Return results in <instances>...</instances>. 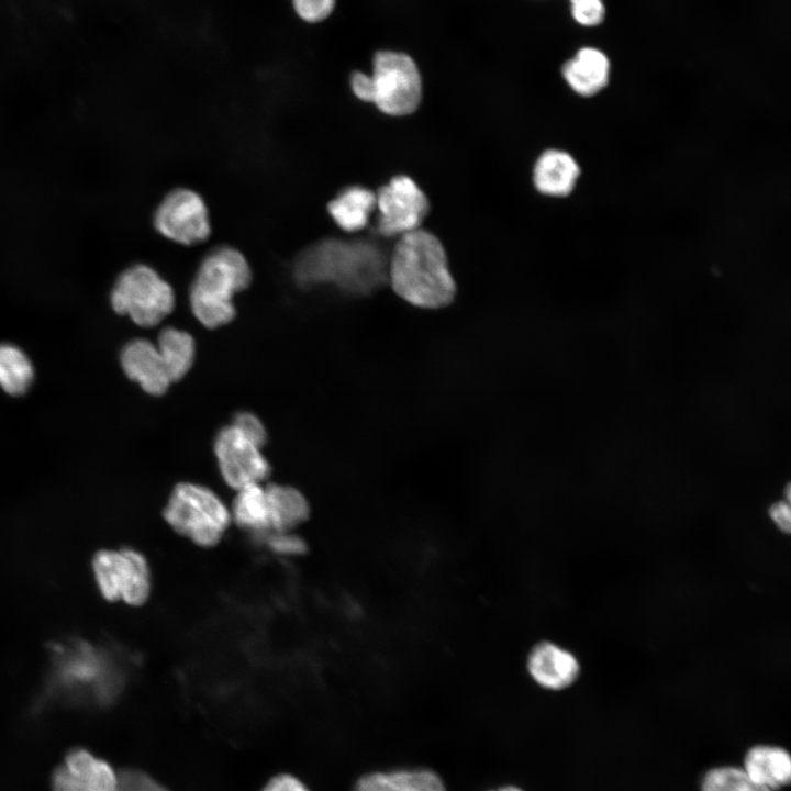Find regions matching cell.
<instances>
[{"label": "cell", "instance_id": "cell-27", "mask_svg": "<svg viewBox=\"0 0 791 791\" xmlns=\"http://www.w3.org/2000/svg\"><path fill=\"white\" fill-rule=\"evenodd\" d=\"M232 424L260 447L265 445L267 433L264 424L255 414L239 412L235 415Z\"/></svg>", "mask_w": 791, "mask_h": 791}, {"label": "cell", "instance_id": "cell-14", "mask_svg": "<svg viewBox=\"0 0 791 791\" xmlns=\"http://www.w3.org/2000/svg\"><path fill=\"white\" fill-rule=\"evenodd\" d=\"M609 57L601 49L583 46L561 67L567 85L581 97H592L603 90L610 79Z\"/></svg>", "mask_w": 791, "mask_h": 791}, {"label": "cell", "instance_id": "cell-12", "mask_svg": "<svg viewBox=\"0 0 791 791\" xmlns=\"http://www.w3.org/2000/svg\"><path fill=\"white\" fill-rule=\"evenodd\" d=\"M125 375L153 396H160L172 383L165 361L155 344L137 338L127 343L121 353Z\"/></svg>", "mask_w": 791, "mask_h": 791}, {"label": "cell", "instance_id": "cell-30", "mask_svg": "<svg viewBox=\"0 0 791 791\" xmlns=\"http://www.w3.org/2000/svg\"><path fill=\"white\" fill-rule=\"evenodd\" d=\"M490 791H524V790L521 789L520 787H516L513 784H508V786L500 787L497 790H490Z\"/></svg>", "mask_w": 791, "mask_h": 791}, {"label": "cell", "instance_id": "cell-3", "mask_svg": "<svg viewBox=\"0 0 791 791\" xmlns=\"http://www.w3.org/2000/svg\"><path fill=\"white\" fill-rule=\"evenodd\" d=\"M354 94L370 102L383 114L404 116L414 113L422 101V77L406 54L380 51L372 60V73L355 71L350 79Z\"/></svg>", "mask_w": 791, "mask_h": 791}, {"label": "cell", "instance_id": "cell-18", "mask_svg": "<svg viewBox=\"0 0 791 791\" xmlns=\"http://www.w3.org/2000/svg\"><path fill=\"white\" fill-rule=\"evenodd\" d=\"M376 208V192L361 186L344 189L327 204L328 213L334 222L349 233L366 227Z\"/></svg>", "mask_w": 791, "mask_h": 791}, {"label": "cell", "instance_id": "cell-16", "mask_svg": "<svg viewBox=\"0 0 791 791\" xmlns=\"http://www.w3.org/2000/svg\"><path fill=\"white\" fill-rule=\"evenodd\" d=\"M352 791H446V786L430 768H403L365 773L356 780Z\"/></svg>", "mask_w": 791, "mask_h": 791}, {"label": "cell", "instance_id": "cell-25", "mask_svg": "<svg viewBox=\"0 0 791 791\" xmlns=\"http://www.w3.org/2000/svg\"><path fill=\"white\" fill-rule=\"evenodd\" d=\"M570 9L573 20L582 26H598L606 15L604 0H590L571 4Z\"/></svg>", "mask_w": 791, "mask_h": 791}, {"label": "cell", "instance_id": "cell-26", "mask_svg": "<svg viewBox=\"0 0 791 791\" xmlns=\"http://www.w3.org/2000/svg\"><path fill=\"white\" fill-rule=\"evenodd\" d=\"M297 14L309 23L325 20L334 10L335 0H292Z\"/></svg>", "mask_w": 791, "mask_h": 791}, {"label": "cell", "instance_id": "cell-29", "mask_svg": "<svg viewBox=\"0 0 791 791\" xmlns=\"http://www.w3.org/2000/svg\"><path fill=\"white\" fill-rule=\"evenodd\" d=\"M789 501H778L769 508V516L775 525L783 533H790L791 512Z\"/></svg>", "mask_w": 791, "mask_h": 791}, {"label": "cell", "instance_id": "cell-24", "mask_svg": "<svg viewBox=\"0 0 791 791\" xmlns=\"http://www.w3.org/2000/svg\"><path fill=\"white\" fill-rule=\"evenodd\" d=\"M263 536L269 549L278 555L297 556L307 550L304 541L293 532H269Z\"/></svg>", "mask_w": 791, "mask_h": 791}, {"label": "cell", "instance_id": "cell-5", "mask_svg": "<svg viewBox=\"0 0 791 791\" xmlns=\"http://www.w3.org/2000/svg\"><path fill=\"white\" fill-rule=\"evenodd\" d=\"M110 300L116 313L145 327L157 325L175 307L170 285L146 265L124 270L114 283Z\"/></svg>", "mask_w": 791, "mask_h": 791}, {"label": "cell", "instance_id": "cell-4", "mask_svg": "<svg viewBox=\"0 0 791 791\" xmlns=\"http://www.w3.org/2000/svg\"><path fill=\"white\" fill-rule=\"evenodd\" d=\"M164 519L176 533L201 547L219 544L232 521L230 510L215 492L191 482L175 486Z\"/></svg>", "mask_w": 791, "mask_h": 791}, {"label": "cell", "instance_id": "cell-10", "mask_svg": "<svg viewBox=\"0 0 791 791\" xmlns=\"http://www.w3.org/2000/svg\"><path fill=\"white\" fill-rule=\"evenodd\" d=\"M118 772L83 748L70 750L54 770L53 791H114Z\"/></svg>", "mask_w": 791, "mask_h": 791}, {"label": "cell", "instance_id": "cell-15", "mask_svg": "<svg viewBox=\"0 0 791 791\" xmlns=\"http://www.w3.org/2000/svg\"><path fill=\"white\" fill-rule=\"evenodd\" d=\"M580 176L575 158L560 149L544 151L533 168V182L538 192L549 197H566L573 190Z\"/></svg>", "mask_w": 791, "mask_h": 791}, {"label": "cell", "instance_id": "cell-11", "mask_svg": "<svg viewBox=\"0 0 791 791\" xmlns=\"http://www.w3.org/2000/svg\"><path fill=\"white\" fill-rule=\"evenodd\" d=\"M526 669L536 684L550 691L572 686L581 670L571 651L548 640L534 645L527 655Z\"/></svg>", "mask_w": 791, "mask_h": 791}, {"label": "cell", "instance_id": "cell-22", "mask_svg": "<svg viewBox=\"0 0 791 791\" xmlns=\"http://www.w3.org/2000/svg\"><path fill=\"white\" fill-rule=\"evenodd\" d=\"M700 791H771L753 781L740 766L721 765L705 771Z\"/></svg>", "mask_w": 791, "mask_h": 791}, {"label": "cell", "instance_id": "cell-19", "mask_svg": "<svg viewBox=\"0 0 791 791\" xmlns=\"http://www.w3.org/2000/svg\"><path fill=\"white\" fill-rule=\"evenodd\" d=\"M230 512L231 519L243 530L257 535L270 531L268 503L263 483L249 484L236 490Z\"/></svg>", "mask_w": 791, "mask_h": 791}, {"label": "cell", "instance_id": "cell-8", "mask_svg": "<svg viewBox=\"0 0 791 791\" xmlns=\"http://www.w3.org/2000/svg\"><path fill=\"white\" fill-rule=\"evenodd\" d=\"M255 442L233 424L223 427L214 441V454L223 480L234 490L249 484L263 483L270 465Z\"/></svg>", "mask_w": 791, "mask_h": 791}, {"label": "cell", "instance_id": "cell-7", "mask_svg": "<svg viewBox=\"0 0 791 791\" xmlns=\"http://www.w3.org/2000/svg\"><path fill=\"white\" fill-rule=\"evenodd\" d=\"M377 196V231L386 237L401 236L421 227L430 212V200L416 181L406 175L392 177Z\"/></svg>", "mask_w": 791, "mask_h": 791}, {"label": "cell", "instance_id": "cell-17", "mask_svg": "<svg viewBox=\"0 0 791 791\" xmlns=\"http://www.w3.org/2000/svg\"><path fill=\"white\" fill-rule=\"evenodd\" d=\"M265 490L269 512V532H293L308 520L310 506L299 490L278 483H269L265 486Z\"/></svg>", "mask_w": 791, "mask_h": 791}, {"label": "cell", "instance_id": "cell-31", "mask_svg": "<svg viewBox=\"0 0 791 791\" xmlns=\"http://www.w3.org/2000/svg\"><path fill=\"white\" fill-rule=\"evenodd\" d=\"M586 1H590V0H569L570 5H571V4L581 3V2H586Z\"/></svg>", "mask_w": 791, "mask_h": 791}, {"label": "cell", "instance_id": "cell-13", "mask_svg": "<svg viewBox=\"0 0 791 791\" xmlns=\"http://www.w3.org/2000/svg\"><path fill=\"white\" fill-rule=\"evenodd\" d=\"M740 767L753 781L771 791H780L791 782V756L778 745L757 744L749 747Z\"/></svg>", "mask_w": 791, "mask_h": 791}, {"label": "cell", "instance_id": "cell-28", "mask_svg": "<svg viewBox=\"0 0 791 791\" xmlns=\"http://www.w3.org/2000/svg\"><path fill=\"white\" fill-rule=\"evenodd\" d=\"M261 791H310L297 777L289 773H279L272 777Z\"/></svg>", "mask_w": 791, "mask_h": 791}, {"label": "cell", "instance_id": "cell-23", "mask_svg": "<svg viewBox=\"0 0 791 791\" xmlns=\"http://www.w3.org/2000/svg\"><path fill=\"white\" fill-rule=\"evenodd\" d=\"M114 791H169L149 775L136 770L124 769L118 772Z\"/></svg>", "mask_w": 791, "mask_h": 791}, {"label": "cell", "instance_id": "cell-6", "mask_svg": "<svg viewBox=\"0 0 791 791\" xmlns=\"http://www.w3.org/2000/svg\"><path fill=\"white\" fill-rule=\"evenodd\" d=\"M91 566L104 600L123 601L131 606H141L148 600L151 569L141 552L130 547L100 549L94 553Z\"/></svg>", "mask_w": 791, "mask_h": 791}, {"label": "cell", "instance_id": "cell-9", "mask_svg": "<svg viewBox=\"0 0 791 791\" xmlns=\"http://www.w3.org/2000/svg\"><path fill=\"white\" fill-rule=\"evenodd\" d=\"M154 224L161 235L183 245L203 242L211 230L202 198L189 189L169 192L155 212Z\"/></svg>", "mask_w": 791, "mask_h": 791}, {"label": "cell", "instance_id": "cell-2", "mask_svg": "<svg viewBox=\"0 0 791 791\" xmlns=\"http://www.w3.org/2000/svg\"><path fill=\"white\" fill-rule=\"evenodd\" d=\"M250 280L249 265L237 249L212 250L199 266L190 288L192 313L208 328L227 324L235 316L234 296L246 289Z\"/></svg>", "mask_w": 791, "mask_h": 791}, {"label": "cell", "instance_id": "cell-20", "mask_svg": "<svg viewBox=\"0 0 791 791\" xmlns=\"http://www.w3.org/2000/svg\"><path fill=\"white\" fill-rule=\"evenodd\" d=\"M156 346L165 361L171 382L183 378L194 360L193 337L185 331L166 327L159 333Z\"/></svg>", "mask_w": 791, "mask_h": 791}, {"label": "cell", "instance_id": "cell-1", "mask_svg": "<svg viewBox=\"0 0 791 791\" xmlns=\"http://www.w3.org/2000/svg\"><path fill=\"white\" fill-rule=\"evenodd\" d=\"M388 280L399 298L419 309L446 308L457 293L444 245L422 227L399 236L390 257Z\"/></svg>", "mask_w": 791, "mask_h": 791}, {"label": "cell", "instance_id": "cell-21", "mask_svg": "<svg viewBox=\"0 0 791 791\" xmlns=\"http://www.w3.org/2000/svg\"><path fill=\"white\" fill-rule=\"evenodd\" d=\"M33 366L18 347L0 344V386L12 396L24 393L33 381Z\"/></svg>", "mask_w": 791, "mask_h": 791}]
</instances>
